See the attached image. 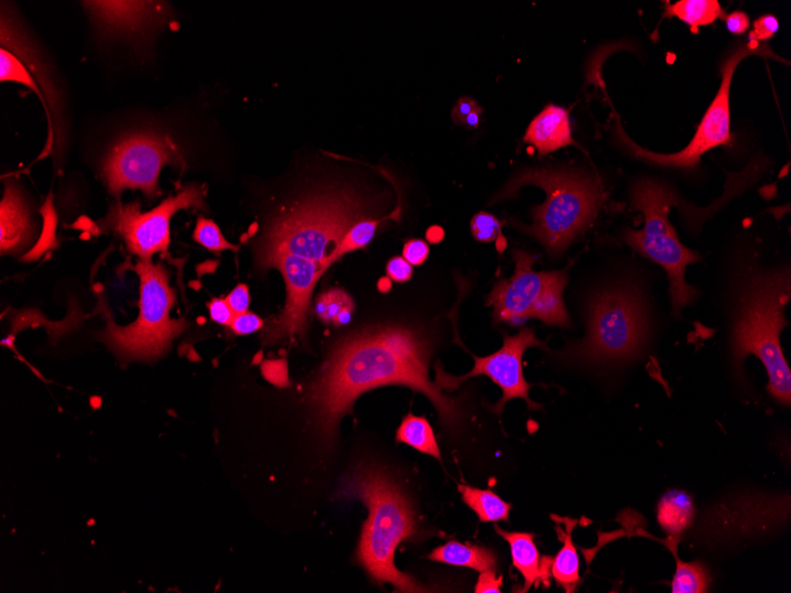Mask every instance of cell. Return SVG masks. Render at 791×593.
I'll return each instance as SVG.
<instances>
[{"label": "cell", "instance_id": "cell-21", "mask_svg": "<svg viewBox=\"0 0 791 593\" xmlns=\"http://www.w3.org/2000/svg\"><path fill=\"white\" fill-rule=\"evenodd\" d=\"M665 17H675L697 34L699 28L707 27L725 17V12L718 0H680L675 4L665 5Z\"/></svg>", "mask_w": 791, "mask_h": 593}, {"label": "cell", "instance_id": "cell-15", "mask_svg": "<svg viewBox=\"0 0 791 593\" xmlns=\"http://www.w3.org/2000/svg\"><path fill=\"white\" fill-rule=\"evenodd\" d=\"M89 14L108 31L137 32L153 27L164 15L152 2H85Z\"/></svg>", "mask_w": 791, "mask_h": 593}, {"label": "cell", "instance_id": "cell-5", "mask_svg": "<svg viewBox=\"0 0 791 593\" xmlns=\"http://www.w3.org/2000/svg\"><path fill=\"white\" fill-rule=\"evenodd\" d=\"M526 185H536L546 193L544 204L532 210L533 223L517 224L542 244L546 253H564L590 227L602 204L603 193L594 178L557 169H524L514 174L495 201L516 196Z\"/></svg>", "mask_w": 791, "mask_h": 593}, {"label": "cell", "instance_id": "cell-11", "mask_svg": "<svg viewBox=\"0 0 791 593\" xmlns=\"http://www.w3.org/2000/svg\"><path fill=\"white\" fill-rule=\"evenodd\" d=\"M204 196L201 185L191 184L149 212L141 211L137 202L118 204L109 211L105 224L125 241L131 254L151 260L154 254L169 250L173 215L190 208L205 210Z\"/></svg>", "mask_w": 791, "mask_h": 593}, {"label": "cell", "instance_id": "cell-19", "mask_svg": "<svg viewBox=\"0 0 791 593\" xmlns=\"http://www.w3.org/2000/svg\"><path fill=\"white\" fill-rule=\"evenodd\" d=\"M428 558L436 563L468 567L478 572L494 570L497 566V557L491 550L479 545L461 544L458 541H450L446 545L437 547Z\"/></svg>", "mask_w": 791, "mask_h": 593}, {"label": "cell", "instance_id": "cell-8", "mask_svg": "<svg viewBox=\"0 0 791 593\" xmlns=\"http://www.w3.org/2000/svg\"><path fill=\"white\" fill-rule=\"evenodd\" d=\"M140 279V314L137 321L119 327L106 314L101 340L122 360H152L169 352L173 339L186 330L185 319L172 320L176 293L163 264L139 260L134 267Z\"/></svg>", "mask_w": 791, "mask_h": 593}, {"label": "cell", "instance_id": "cell-25", "mask_svg": "<svg viewBox=\"0 0 791 593\" xmlns=\"http://www.w3.org/2000/svg\"><path fill=\"white\" fill-rule=\"evenodd\" d=\"M355 311V301L344 289L334 288L321 294L315 304V313L326 322L336 326H344L351 321Z\"/></svg>", "mask_w": 791, "mask_h": 593}, {"label": "cell", "instance_id": "cell-18", "mask_svg": "<svg viewBox=\"0 0 791 593\" xmlns=\"http://www.w3.org/2000/svg\"><path fill=\"white\" fill-rule=\"evenodd\" d=\"M30 235L28 206L14 186L6 185L2 201V253H11L22 247Z\"/></svg>", "mask_w": 791, "mask_h": 593}, {"label": "cell", "instance_id": "cell-39", "mask_svg": "<svg viewBox=\"0 0 791 593\" xmlns=\"http://www.w3.org/2000/svg\"><path fill=\"white\" fill-rule=\"evenodd\" d=\"M724 19L725 27L732 35H744L750 28V18L743 11H733Z\"/></svg>", "mask_w": 791, "mask_h": 593}, {"label": "cell", "instance_id": "cell-33", "mask_svg": "<svg viewBox=\"0 0 791 593\" xmlns=\"http://www.w3.org/2000/svg\"><path fill=\"white\" fill-rule=\"evenodd\" d=\"M429 253L428 243L423 240H410L403 247V257L411 266H421L427 261Z\"/></svg>", "mask_w": 791, "mask_h": 593}, {"label": "cell", "instance_id": "cell-22", "mask_svg": "<svg viewBox=\"0 0 791 593\" xmlns=\"http://www.w3.org/2000/svg\"><path fill=\"white\" fill-rule=\"evenodd\" d=\"M567 532L556 527L559 537L563 540V547L553 559L551 573L556 582L567 592H574L581 583L580 558L574 543H572L571 533L576 522L568 520Z\"/></svg>", "mask_w": 791, "mask_h": 593}, {"label": "cell", "instance_id": "cell-20", "mask_svg": "<svg viewBox=\"0 0 791 593\" xmlns=\"http://www.w3.org/2000/svg\"><path fill=\"white\" fill-rule=\"evenodd\" d=\"M657 518L662 530L672 534V537H679L696 518L692 496L681 491L666 493L659 501Z\"/></svg>", "mask_w": 791, "mask_h": 593}, {"label": "cell", "instance_id": "cell-41", "mask_svg": "<svg viewBox=\"0 0 791 593\" xmlns=\"http://www.w3.org/2000/svg\"><path fill=\"white\" fill-rule=\"evenodd\" d=\"M482 108L478 107L475 111L467 116L465 121H463L462 126L469 128V130H474V128H478L481 124L482 119Z\"/></svg>", "mask_w": 791, "mask_h": 593}, {"label": "cell", "instance_id": "cell-35", "mask_svg": "<svg viewBox=\"0 0 791 593\" xmlns=\"http://www.w3.org/2000/svg\"><path fill=\"white\" fill-rule=\"evenodd\" d=\"M263 376L268 382L278 386L288 385V373L285 360H274L262 365Z\"/></svg>", "mask_w": 791, "mask_h": 593}, {"label": "cell", "instance_id": "cell-26", "mask_svg": "<svg viewBox=\"0 0 791 593\" xmlns=\"http://www.w3.org/2000/svg\"><path fill=\"white\" fill-rule=\"evenodd\" d=\"M677 558V571L672 583L673 593H704L709 590L710 575L702 564L685 563L677 557V551H673Z\"/></svg>", "mask_w": 791, "mask_h": 593}, {"label": "cell", "instance_id": "cell-43", "mask_svg": "<svg viewBox=\"0 0 791 593\" xmlns=\"http://www.w3.org/2000/svg\"><path fill=\"white\" fill-rule=\"evenodd\" d=\"M378 288L382 290V292H389L391 288V280L389 277H383L381 281L378 283Z\"/></svg>", "mask_w": 791, "mask_h": 593}, {"label": "cell", "instance_id": "cell-14", "mask_svg": "<svg viewBox=\"0 0 791 593\" xmlns=\"http://www.w3.org/2000/svg\"><path fill=\"white\" fill-rule=\"evenodd\" d=\"M262 270L279 269L286 283L287 300L279 318L270 321L262 339L276 344L294 337H304L311 313V298L320 276L329 269L323 263L282 254L262 261Z\"/></svg>", "mask_w": 791, "mask_h": 593}, {"label": "cell", "instance_id": "cell-4", "mask_svg": "<svg viewBox=\"0 0 791 593\" xmlns=\"http://www.w3.org/2000/svg\"><path fill=\"white\" fill-rule=\"evenodd\" d=\"M368 212L362 197L349 186L312 196L270 221L256 240V262L288 254L330 268L349 231L372 217Z\"/></svg>", "mask_w": 791, "mask_h": 593}, {"label": "cell", "instance_id": "cell-27", "mask_svg": "<svg viewBox=\"0 0 791 593\" xmlns=\"http://www.w3.org/2000/svg\"><path fill=\"white\" fill-rule=\"evenodd\" d=\"M388 218V217H387ZM387 218H365L353 227L347 234L337 250V260L352 251L364 249L376 235L378 225Z\"/></svg>", "mask_w": 791, "mask_h": 593}, {"label": "cell", "instance_id": "cell-28", "mask_svg": "<svg viewBox=\"0 0 791 593\" xmlns=\"http://www.w3.org/2000/svg\"><path fill=\"white\" fill-rule=\"evenodd\" d=\"M194 240L210 251H236L239 249V247L227 241V238L222 235L221 229L218 228L214 221L204 217L197 219Z\"/></svg>", "mask_w": 791, "mask_h": 593}, {"label": "cell", "instance_id": "cell-12", "mask_svg": "<svg viewBox=\"0 0 791 593\" xmlns=\"http://www.w3.org/2000/svg\"><path fill=\"white\" fill-rule=\"evenodd\" d=\"M169 164H183L182 154L171 139L133 135L121 140L108 154L102 165V177L113 196L118 197L127 189H138L154 198L160 195V172Z\"/></svg>", "mask_w": 791, "mask_h": 593}, {"label": "cell", "instance_id": "cell-30", "mask_svg": "<svg viewBox=\"0 0 791 593\" xmlns=\"http://www.w3.org/2000/svg\"><path fill=\"white\" fill-rule=\"evenodd\" d=\"M471 230L478 242L491 243L501 235V223L497 217L481 211L472 218Z\"/></svg>", "mask_w": 791, "mask_h": 593}, {"label": "cell", "instance_id": "cell-7", "mask_svg": "<svg viewBox=\"0 0 791 593\" xmlns=\"http://www.w3.org/2000/svg\"><path fill=\"white\" fill-rule=\"evenodd\" d=\"M632 206L642 212L645 225L642 230L628 229L623 240L630 248L646 259L658 263L670 279V293L674 314L693 304L699 292L685 280L687 266L702 259L697 251L680 242L668 214L679 205L677 193L670 185L652 178H642L633 184Z\"/></svg>", "mask_w": 791, "mask_h": 593}, {"label": "cell", "instance_id": "cell-32", "mask_svg": "<svg viewBox=\"0 0 791 593\" xmlns=\"http://www.w3.org/2000/svg\"><path fill=\"white\" fill-rule=\"evenodd\" d=\"M263 320L254 313H242L235 315L230 328L237 335H248L255 333L263 328Z\"/></svg>", "mask_w": 791, "mask_h": 593}, {"label": "cell", "instance_id": "cell-34", "mask_svg": "<svg viewBox=\"0 0 791 593\" xmlns=\"http://www.w3.org/2000/svg\"><path fill=\"white\" fill-rule=\"evenodd\" d=\"M387 274L391 281L403 283L413 277L414 269L403 256H396L388 262Z\"/></svg>", "mask_w": 791, "mask_h": 593}, {"label": "cell", "instance_id": "cell-17", "mask_svg": "<svg viewBox=\"0 0 791 593\" xmlns=\"http://www.w3.org/2000/svg\"><path fill=\"white\" fill-rule=\"evenodd\" d=\"M494 528L499 536L503 537L510 545L513 565L525 579L522 592L529 591L532 585L538 588L540 583L548 588L553 559L551 557L540 558L535 544V534L507 532L498 525H495Z\"/></svg>", "mask_w": 791, "mask_h": 593}, {"label": "cell", "instance_id": "cell-3", "mask_svg": "<svg viewBox=\"0 0 791 593\" xmlns=\"http://www.w3.org/2000/svg\"><path fill=\"white\" fill-rule=\"evenodd\" d=\"M339 496L363 501L368 507L357 558L370 577L401 592H426L395 564L397 547L420 536L413 504L401 486L384 469L362 464L345 476Z\"/></svg>", "mask_w": 791, "mask_h": 593}, {"label": "cell", "instance_id": "cell-31", "mask_svg": "<svg viewBox=\"0 0 791 593\" xmlns=\"http://www.w3.org/2000/svg\"><path fill=\"white\" fill-rule=\"evenodd\" d=\"M780 29V22L774 15H764L756 19L754 29L750 31L749 41L756 43H767L776 35Z\"/></svg>", "mask_w": 791, "mask_h": 593}, {"label": "cell", "instance_id": "cell-1", "mask_svg": "<svg viewBox=\"0 0 791 593\" xmlns=\"http://www.w3.org/2000/svg\"><path fill=\"white\" fill-rule=\"evenodd\" d=\"M432 343L416 328L378 325L350 334L334 347L308 392L315 427L330 442L340 420L363 393L388 385L420 392L433 403L443 427H461L465 411L429 378Z\"/></svg>", "mask_w": 791, "mask_h": 593}, {"label": "cell", "instance_id": "cell-38", "mask_svg": "<svg viewBox=\"0 0 791 593\" xmlns=\"http://www.w3.org/2000/svg\"><path fill=\"white\" fill-rule=\"evenodd\" d=\"M503 584V576L497 578L494 570H487L480 572L474 591L477 593H499Z\"/></svg>", "mask_w": 791, "mask_h": 593}, {"label": "cell", "instance_id": "cell-37", "mask_svg": "<svg viewBox=\"0 0 791 593\" xmlns=\"http://www.w3.org/2000/svg\"><path fill=\"white\" fill-rule=\"evenodd\" d=\"M227 300L233 312L237 314H242L248 312L249 304H250V294L248 286L246 285H239L237 286L233 292H231L227 296Z\"/></svg>", "mask_w": 791, "mask_h": 593}, {"label": "cell", "instance_id": "cell-9", "mask_svg": "<svg viewBox=\"0 0 791 593\" xmlns=\"http://www.w3.org/2000/svg\"><path fill=\"white\" fill-rule=\"evenodd\" d=\"M750 56L773 58V60L788 63L777 56L768 43H756L748 40L739 42L730 49L720 64L722 82H720L716 98L707 108L696 134L684 150L672 154H660L645 150L628 138L625 131H622L620 121H617V138H619L621 146L634 158L645 161L647 164L665 167V169L686 171L696 169L704 154L713 148L730 146L732 143L730 93L733 74L739 64Z\"/></svg>", "mask_w": 791, "mask_h": 593}, {"label": "cell", "instance_id": "cell-13", "mask_svg": "<svg viewBox=\"0 0 791 593\" xmlns=\"http://www.w3.org/2000/svg\"><path fill=\"white\" fill-rule=\"evenodd\" d=\"M543 345L542 341L537 339L535 331L531 330V328H523L522 331L513 335V337L505 335L503 347L498 352L491 354V356L477 357L473 353L468 352L474 359V367L466 375L460 377L450 376L443 371L440 365H437L436 384L443 391L453 392L458 390L468 379L486 376L503 391V397H501L500 401L491 406L495 414L499 416L503 414L506 404L516 398L523 399L530 411H537L542 409V406L533 402L530 398L532 385L527 383L524 378L523 357L529 348L543 347Z\"/></svg>", "mask_w": 791, "mask_h": 593}, {"label": "cell", "instance_id": "cell-23", "mask_svg": "<svg viewBox=\"0 0 791 593\" xmlns=\"http://www.w3.org/2000/svg\"><path fill=\"white\" fill-rule=\"evenodd\" d=\"M462 501L477 513L481 522L508 521L512 509L499 495L465 485L459 486Z\"/></svg>", "mask_w": 791, "mask_h": 593}, {"label": "cell", "instance_id": "cell-24", "mask_svg": "<svg viewBox=\"0 0 791 593\" xmlns=\"http://www.w3.org/2000/svg\"><path fill=\"white\" fill-rule=\"evenodd\" d=\"M396 440L397 442L408 444V446L420 451V453L441 460L439 444H437L434 430L427 418L411 414L404 417L400 428L397 430Z\"/></svg>", "mask_w": 791, "mask_h": 593}, {"label": "cell", "instance_id": "cell-40", "mask_svg": "<svg viewBox=\"0 0 791 593\" xmlns=\"http://www.w3.org/2000/svg\"><path fill=\"white\" fill-rule=\"evenodd\" d=\"M480 107L477 102H475L472 98H461L453 108L452 116L453 120L456 125L463 124V121L467 118V116L475 111Z\"/></svg>", "mask_w": 791, "mask_h": 593}, {"label": "cell", "instance_id": "cell-36", "mask_svg": "<svg viewBox=\"0 0 791 593\" xmlns=\"http://www.w3.org/2000/svg\"><path fill=\"white\" fill-rule=\"evenodd\" d=\"M208 307L211 319L217 322V324L222 326L231 325L236 314L233 312V309L230 308L227 300L214 299L210 302Z\"/></svg>", "mask_w": 791, "mask_h": 593}, {"label": "cell", "instance_id": "cell-29", "mask_svg": "<svg viewBox=\"0 0 791 593\" xmlns=\"http://www.w3.org/2000/svg\"><path fill=\"white\" fill-rule=\"evenodd\" d=\"M0 61H2L0 62V69H2L0 79H2L3 82L14 81L23 83V85L30 89L36 90L37 94L40 95L36 83L31 79L28 70L23 67V64L19 62L18 58L12 55L10 51L3 48L2 53H0Z\"/></svg>", "mask_w": 791, "mask_h": 593}, {"label": "cell", "instance_id": "cell-16", "mask_svg": "<svg viewBox=\"0 0 791 593\" xmlns=\"http://www.w3.org/2000/svg\"><path fill=\"white\" fill-rule=\"evenodd\" d=\"M524 141L535 147L539 156H546L567 146H577L572 139L568 109L555 105L546 106L532 120Z\"/></svg>", "mask_w": 791, "mask_h": 593}, {"label": "cell", "instance_id": "cell-6", "mask_svg": "<svg viewBox=\"0 0 791 593\" xmlns=\"http://www.w3.org/2000/svg\"><path fill=\"white\" fill-rule=\"evenodd\" d=\"M648 334L649 319L640 290L613 286L590 301L585 338L558 353V358L587 366L626 364L640 356Z\"/></svg>", "mask_w": 791, "mask_h": 593}, {"label": "cell", "instance_id": "cell-2", "mask_svg": "<svg viewBox=\"0 0 791 593\" xmlns=\"http://www.w3.org/2000/svg\"><path fill=\"white\" fill-rule=\"evenodd\" d=\"M731 326L733 364L761 360L769 376L768 391L778 403L790 405L791 372L781 347L791 296L790 270L743 268L736 283Z\"/></svg>", "mask_w": 791, "mask_h": 593}, {"label": "cell", "instance_id": "cell-44", "mask_svg": "<svg viewBox=\"0 0 791 593\" xmlns=\"http://www.w3.org/2000/svg\"><path fill=\"white\" fill-rule=\"evenodd\" d=\"M507 246L506 238L500 235L497 240V248L499 251H504Z\"/></svg>", "mask_w": 791, "mask_h": 593}, {"label": "cell", "instance_id": "cell-10", "mask_svg": "<svg viewBox=\"0 0 791 593\" xmlns=\"http://www.w3.org/2000/svg\"><path fill=\"white\" fill-rule=\"evenodd\" d=\"M512 259L516 264L513 276L499 280L487 298L494 322L518 325L538 319L549 326L569 327L563 300L568 269L537 273L532 268L536 257L520 249L512 251Z\"/></svg>", "mask_w": 791, "mask_h": 593}, {"label": "cell", "instance_id": "cell-42", "mask_svg": "<svg viewBox=\"0 0 791 593\" xmlns=\"http://www.w3.org/2000/svg\"><path fill=\"white\" fill-rule=\"evenodd\" d=\"M445 238V230L440 227H432L427 231V240L432 243H440Z\"/></svg>", "mask_w": 791, "mask_h": 593}]
</instances>
